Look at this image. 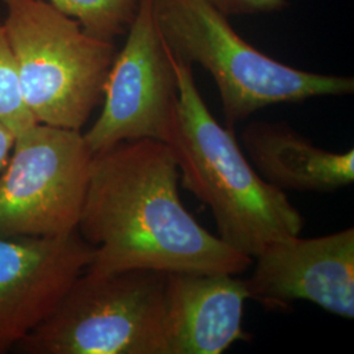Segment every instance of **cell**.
<instances>
[{
	"instance_id": "obj_6",
	"label": "cell",
	"mask_w": 354,
	"mask_h": 354,
	"mask_svg": "<svg viewBox=\"0 0 354 354\" xmlns=\"http://www.w3.org/2000/svg\"><path fill=\"white\" fill-rule=\"evenodd\" d=\"M91 160L80 130L36 122L17 134L0 174V238L77 231Z\"/></svg>"
},
{
	"instance_id": "obj_7",
	"label": "cell",
	"mask_w": 354,
	"mask_h": 354,
	"mask_svg": "<svg viewBox=\"0 0 354 354\" xmlns=\"http://www.w3.org/2000/svg\"><path fill=\"white\" fill-rule=\"evenodd\" d=\"M127 33L108 74L102 113L83 134L92 155L127 140H159L169 146L175 136L176 71L155 24L152 0H140Z\"/></svg>"
},
{
	"instance_id": "obj_14",
	"label": "cell",
	"mask_w": 354,
	"mask_h": 354,
	"mask_svg": "<svg viewBox=\"0 0 354 354\" xmlns=\"http://www.w3.org/2000/svg\"><path fill=\"white\" fill-rule=\"evenodd\" d=\"M226 16L277 12L288 6L286 0H206Z\"/></svg>"
},
{
	"instance_id": "obj_8",
	"label": "cell",
	"mask_w": 354,
	"mask_h": 354,
	"mask_svg": "<svg viewBox=\"0 0 354 354\" xmlns=\"http://www.w3.org/2000/svg\"><path fill=\"white\" fill-rule=\"evenodd\" d=\"M253 260L252 276L245 279L251 299L272 308L308 301L353 319V228L313 239L288 236L266 245Z\"/></svg>"
},
{
	"instance_id": "obj_10",
	"label": "cell",
	"mask_w": 354,
	"mask_h": 354,
	"mask_svg": "<svg viewBox=\"0 0 354 354\" xmlns=\"http://www.w3.org/2000/svg\"><path fill=\"white\" fill-rule=\"evenodd\" d=\"M231 273L168 272L167 354H221L248 340L243 330L245 279Z\"/></svg>"
},
{
	"instance_id": "obj_9",
	"label": "cell",
	"mask_w": 354,
	"mask_h": 354,
	"mask_svg": "<svg viewBox=\"0 0 354 354\" xmlns=\"http://www.w3.org/2000/svg\"><path fill=\"white\" fill-rule=\"evenodd\" d=\"M79 231L59 238H0V354L48 317L93 260Z\"/></svg>"
},
{
	"instance_id": "obj_13",
	"label": "cell",
	"mask_w": 354,
	"mask_h": 354,
	"mask_svg": "<svg viewBox=\"0 0 354 354\" xmlns=\"http://www.w3.org/2000/svg\"><path fill=\"white\" fill-rule=\"evenodd\" d=\"M0 124L15 137L36 124L21 95L12 49L4 23L0 20Z\"/></svg>"
},
{
	"instance_id": "obj_4",
	"label": "cell",
	"mask_w": 354,
	"mask_h": 354,
	"mask_svg": "<svg viewBox=\"0 0 354 354\" xmlns=\"http://www.w3.org/2000/svg\"><path fill=\"white\" fill-rule=\"evenodd\" d=\"M21 95L38 124L80 130L102 102L115 57L112 41L44 0H1Z\"/></svg>"
},
{
	"instance_id": "obj_5",
	"label": "cell",
	"mask_w": 354,
	"mask_h": 354,
	"mask_svg": "<svg viewBox=\"0 0 354 354\" xmlns=\"http://www.w3.org/2000/svg\"><path fill=\"white\" fill-rule=\"evenodd\" d=\"M167 273L84 270L36 328L21 354H167Z\"/></svg>"
},
{
	"instance_id": "obj_12",
	"label": "cell",
	"mask_w": 354,
	"mask_h": 354,
	"mask_svg": "<svg viewBox=\"0 0 354 354\" xmlns=\"http://www.w3.org/2000/svg\"><path fill=\"white\" fill-rule=\"evenodd\" d=\"M95 37L112 41L125 35L140 11V0H48Z\"/></svg>"
},
{
	"instance_id": "obj_2",
	"label": "cell",
	"mask_w": 354,
	"mask_h": 354,
	"mask_svg": "<svg viewBox=\"0 0 354 354\" xmlns=\"http://www.w3.org/2000/svg\"><path fill=\"white\" fill-rule=\"evenodd\" d=\"M171 55L178 99L175 136L168 147L183 185L213 213L218 236L253 260L270 243L299 235L302 215L283 190L259 175L234 130L222 127L210 113L192 66Z\"/></svg>"
},
{
	"instance_id": "obj_15",
	"label": "cell",
	"mask_w": 354,
	"mask_h": 354,
	"mask_svg": "<svg viewBox=\"0 0 354 354\" xmlns=\"http://www.w3.org/2000/svg\"><path fill=\"white\" fill-rule=\"evenodd\" d=\"M15 143V134L7 127L0 124V174L7 165Z\"/></svg>"
},
{
	"instance_id": "obj_11",
	"label": "cell",
	"mask_w": 354,
	"mask_h": 354,
	"mask_svg": "<svg viewBox=\"0 0 354 354\" xmlns=\"http://www.w3.org/2000/svg\"><path fill=\"white\" fill-rule=\"evenodd\" d=\"M241 142L259 175L283 192L326 193L354 181L353 149L342 153L319 149L283 122H251Z\"/></svg>"
},
{
	"instance_id": "obj_3",
	"label": "cell",
	"mask_w": 354,
	"mask_h": 354,
	"mask_svg": "<svg viewBox=\"0 0 354 354\" xmlns=\"http://www.w3.org/2000/svg\"><path fill=\"white\" fill-rule=\"evenodd\" d=\"M152 12L171 53L213 76L231 129L270 105L354 92L352 76L298 70L257 50L206 0H152Z\"/></svg>"
},
{
	"instance_id": "obj_1",
	"label": "cell",
	"mask_w": 354,
	"mask_h": 354,
	"mask_svg": "<svg viewBox=\"0 0 354 354\" xmlns=\"http://www.w3.org/2000/svg\"><path fill=\"white\" fill-rule=\"evenodd\" d=\"M180 171L159 140L121 142L92 155L77 231L95 248L87 270L241 274L252 259L228 247L185 209Z\"/></svg>"
}]
</instances>
